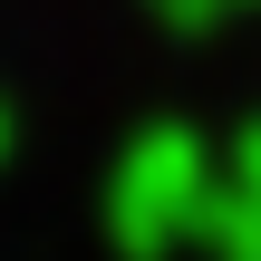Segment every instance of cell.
<instances>
[{
  "mask_svg": "<svg viewBox=\"0 0 261 261\" xmlns=\"http://www.w3.org/2000/svg\"><path fill=\"white\" fill-rule=\"evenodd\" d=\"M203 194H213V145L194 126H145L116 174H107V232L126 261H165L203 232Z\"/></svg>",
  "mask_w": 261,
  "mask_h": 261,
  "instance_id": "1",
  "label": "cell"
},
{
  "mask_svg": "<svg viewBox=\"0 0 261 261\" xmlns=\"http://www.w3.org/2000/svg\"><path fill=\"white\" fill-rule=\"evenodd\" d=\"M213 261H261V126H242L213 155V194H203V232Z\"/></svg>",
  "mask_w": 261,
  "mask_h": 261,
  "instance_id": "2",
  "label": "cell"
},
{
  "mask_svg": "<svg viewBox=\"0 0 261 261\" xmlns=\"http://www.w3.org/2000/svg\"><path fill=\"white\" fill-rule=\"evenodd\" d=\"M223 10H232V0H145V19H165V29H184V39H194V29H213Z\"/></svg>",
  "mask_w": 261,
  "mask_h": 261,
  "instance_id": "3",
  "label": "cell"
},
{
  "mask_svg": "<svg viewBox=\"0 0 261 261\" xmlns=\"http://www.w3.org/2000/svg\"><path fill=\"white\" fill-rule=\"evenodd\" d=\"M10 155H19V107L0 97V165H10Z\"/></svg>",
  "mask_w": 261,
  "mask_h": 261,
  "instance_id": "4",
  "label": "cell"
},
{
  "mask_svg": "<svg viewBox=\"0 0 261 261\" xmlns=\"http://www.w3.org/2000/svg\"><path fill=\"white\" fill-rule=\"evenodd\" d=\"M232 10H261V0H232Z\"/></svg>",
  "mask_w": 261,
  "mask_h": 261,
  "instance_id": "5",
  "label": "cell"
}]
</instances>
